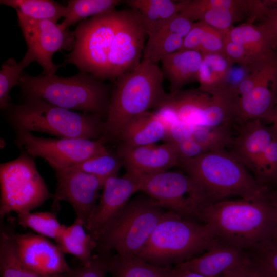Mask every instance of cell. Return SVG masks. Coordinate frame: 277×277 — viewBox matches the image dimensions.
Instances as JSON below:
<instances>
[{"mask_svg": "<svg viewBox=\"0 0 277 277\" xmlns=\"http://www.w3.org/2000/svg\"><path fill=\"white\" fill-rule=\"evenodd\" d=\"M269 192L253 200L227 199L211 203L204 212L203 222L210 226L216 240L243 250L272 240L277 228V210Z\"/></svg>", "mask_w": 277, "mask_h": 277, "instance_id": "obj_1", "label": "cell"}, {"mask_svg": "<svg viewBox=\"0 0 277 277\" xmlns=\"http://www.w3.org/2000/svg\"><path fill=\"white\" fill-rule=\"evenodd\" d=\"M164 77L157 64L142 60L135 69L115 80L104 122V142L118 140L128 122L165 102L168 94L164 89Z\"/></svg>", "mask_w": 277, "mask_h": 277, "instance_id": "obj_2", "label": "cell"}, {"mask_svg": "<svg viewBox=\"0 0 277 277\" xmlns=\"http://www.w3.org/2000/svg\"><path fill=\"white\" fill-rule=\"evenodd\" d=\"M179 166L201 187L211 203L231 196L253 200L270 191L260 185L249 170L226 150L205 152L180 162Z\"/></svg>", "mask_w": 277, "mask_h": 277, "instance_id": "obj_3", "label": "cell"}, {"mask_svg": "<svg viewBox=\"0 0 277 277\" xmlns=\"http://www.w3.org/2000/svg\"><path fill=\"white\" fill-rule=\"evenodd\" d=\"M19 85L24 98H40L63 108L98 115L105 119L110 86L89 73L80 71L72 76L62 77L23 73Z\"/></svg>", "mask_w": 277, "mask_h": 277, "instance_id": "obj_4", "label": "cell"}, {"mask_svg": "<svg viewBox=\"0 0 277 277\" xmlns=\"http://www.w3.org/2000/svg\"><path fill=\"white\" fill-rule=\"evenodd\" d=\"M7 121L15 132H41L60 138L97 140L103 136L104 118L78 113L36 98H26L6 110Z\"/></svg>", "mask_w": 277, "mask_h": 277, "instance_id": "obj_5", "label": "cell"}, {"mask_svg": "<svg viewBox=\"0 0 277 277\" xmlns=\"http://www.w3.org/2000/svg\"><path fill=\"white\" fill-rule=\"evenodd\" d=\"M216 240L208 224L167 211L136 256L155 265L168 266L200 255Z\"/></svg>", "mask_w": 277, "mask_h": 277, "instance_id": "obj_6", "label": "cell"}, {"mask_svg": "<svg viewBox=\"0 0 277 277\" xmlns=\"http://www.w3.org/2000/svg\"><path fill=\"white\" fill-rule=\"evenodd\" d=\"M149 197L129 201L96 241L100 254L137 255L166 212Z\"/></svg>", "mask_w": 277, "mask_h": 277, "instance_id": "obj_7", "label": "cell"}, {"mask_svg": "<svg viewBox=\"0 0 277 277\" xmlns=\"http://www.w3.org/2000/svg\"><path fill=\"white\" fill-rule=\"evenodd\" d=\"M120 11L83 21L73 31L75 44L62 64H72L81 72L108 80L109 51L117 26Z\"/></svg>", "mask_w": 277, "mask_h": 277, "instance_id": "obj_8", "label": "cell"}, {"mask_svg": "<svg viewBox=\"0 0 277 277\" xmlns=\"http://www.w3.org/2000/svg\"><path fill=\"white\" fill-rule=\"evenodd\" d=\"M0 217L11 212H31L53 197L32 156L21 152L0 165Z\"/></svg>", "mask_w": 277, "mask_h": 277, "instance_id": "obj_9", "label": "cell"}, {"mask_svg": "<svg viewBox=\"0 0 277 277\" xmlns=\"http://www.w3.org/2000/svg\"><path fill=\"white\" fill-rule=\"evenodd\" d=\"M141 178V191L162 208L203 223L204 212L211 203L187 174L165 171Z\"/></svg>", "mask_w": 277, "mask_h": 277, "instance_id": "obj_10", "label": "cell"}, {"mask_svg": "<svg viewBox=\"0 0 277 277\" xmlns=\"http://www.w3.org/2000/svg\"><path fill=\"white\" fill-rule=\"evenodd\" d=\"M164 104L174 110L180 121L194 127L230 125L234 121L235 100L223 89L210 93L199 88L181 90L169 94Z\"/></svg>", "mask_w": 277, "mask_h": 277, "instance_id": "obj_11", "label": "cell"}, {"mask_svg": "<svg viewBox=\"0 0 277 277\" xmlns=\"http://www.w3.org/2000/svg\"><path fill=\"white\" fill-rule=\"evenodd\" d=\"M15 134V143L22 152L33 158L43 159L55 172L109 151L102 138H48L26 131H17Z\"/></svg>", "mask_w": 277, "mask_h": 277, "instance_id": "obj_12", "label": "cell"}, {"mask_svg": "<svg viewBox=\"0 0 277 277\" xmlns=\"http://www.w3.org/2000/svg\"><path fill=\"white\" fill-rule=\"evenodd\" d=\"M17 15L27 46L22 61L27 66L37 62L42 67V75L55 74L63 65L54 64L53 56L57 51L73 49L75 44L73 31L64 29L60 24L52 21L33 19L19 13Z\"/></svg>", "mask_w": 277, "mask_h": 277, "instance_id": "obj_13", "label": "cell"}, {"mask_svg": "<svg viewBox=\"0 0 277 277\" xmlns=\"http://www.w3.org/2000/svg\"><path fill=\"white\" fill-rule=\"evenodd\" d=\"M246 81L253 89L238 98L235 122L241 126L255 120L272 123L277 102V52L257 65Z\"/></svg>", "mask_w": 277, "mask_h": 277, "instance_id": "obj_14", "label": "cell"}, {"mask_svg": "<svg viewBox=\"0 0 277 277\" xmlns=\"http://www.w3.org/2000/svg\"><path fill=\"white\" fill-rule=\"evenodd\" d=\"M146 36L144 24L137 12L132 9L120 11L108 56V80H115L140 65Z\"/></svg>", "mask_w": 277, "mask_h": 277, "instance_id": "obj_15", "label": "cell"}, {"mask_svg": "<svg viewBox=\"0 0 277 277\" xmlns=\"http://www.w3.org/2000/svg\"><path fill=\"white\" fill-rule=\"evenodd\" d=\"M57 184L52 207L68 202L74 209L76 219L84 226L94 210L106 179L70 167L55 172Z\"/></svg>", "mask_w": 277, "mask_h": 277, "instance_id": "obj_16", "label": "cell"}, {"mask_svg": "<svg viewBox=\"0 0 277 277\" xmlns=\"http://www.w3.org/2000/svg\"><path fill=\"white\" fill-rule=\"evenodd\" d=\"M142 179L126 173L107 178L99 201L85 227L96 241L121 213L133 194L141 191Z\"/></svg>", "mask_w": 277, "mask_h": 277, "instance_id": "obj_17", "label": "cell"}, {"mask_svg": "<svg viewBox=\"0 0 277 277\" xmlns=\"http://www.w3.org/2000/svg\"><path fill=\"white\" fill-rule=\"evenodd\" d=\"M253 0H186L180 14L195 22L202 21L225 34L244 19L250 23Z\"/></svg>", "mask_w": 277, "mask_h": 277, "instance_id": "obj_18", "label": "cell"}, {"mask_svg": "<svg viewBox=\"0 0 277 277\" xmlns=\"http://www.w3.org/2000/svg\"><path fill=\"white\" fill-rule=\"evenodd\" d=\"M117 155L126 173L138 177L167 171L179 166L176 146L171 142L155 144L130 146L120 144Z\"/></svg>", "mask_w": 277, "mask_h": 277, "instance_id": "obj_19", "label": "cell"}, {"mask_svg": "<svg viewBox=\"0 0 277 277\" xmlns=\"http://www.w3.org/2000/svg\"><path fill=\"white\" fill-rule=\"evenodd\" d=\"M14 238L20 258L35 273L47 277L71 271L60 246L46 238L31 233Z\"/></svg>", "mask_w": 277, "mask_h": 277, "instance_id": "obj_20", "label": "cell"}, {"mask_svg": "<svg viewBox=\"0 0 277 277\" xmlns=\"http://www.w3.org/2000/svg\"><path fill=\"white\" fill-rule=\"evenodd\" d=\"M251 262L247 250L216 240L202 253L175 266L207 277H221Z\"/></svg>", "mask_w": 277, "mask_h": 277, "instance_id": "obj_21", "label": "cell"}, {"mask_svg": "<svg viewBox=\"0 0 277 277\" xmlns=\"http://www.w3.org/2000/svg\"><path fill=\"white\" fill-rule=\"evenodd\" d=\"M275 134L272 125L267 126L260 120L248 121L241 125L231 152L250 171Z\"/></svg>", "mask_w": 277, "mask_h": 277, "instance_id": "obj_22", "label": "cell"}, {"mask_svg": "<svg viewBox=\"0 0 277 277\" xmlns=\"http://www.w3.org/2000/svg\"><path fill=\"white\" fill-rule=\"evenodd\" d=\"M202 58L197 51L180 50L161 60L162 71L170 84V94L177 93L186 84L197 81Z\"/></svg>", "mask_w": 277, "mask_h": 277, "instance_id": "obj_23", "label": "cell"}, {"mask_svg": "<svg viewBox=\"0 0 277 277\" xmlns=\"http://www.w3.org/2000/svg\"><path fill=\"white\" fill-rule=\"evenodd\" d=\"M225 34L242 47L254 65L277 52L268 33L261 25L244 23L233 26Z\"/></svg>", "mask_w": 277, "mask_h": 277, "instance_id": "obj_24", "label": "cell"}, {"mask_svg": "<svg viewBox=\"0 0 277 277\" xmlns=\"http://www.w3.org/2000/svg\"><path fill=\"white\" fill-rule=\"evenodd\" d=\"M167 130L154 112H146L132 119L123 129L118 137L121 143L130 146L155 144L166 141Z\"/></svg>", "mask_w": 277, "mask_h": 277, "instance_id": "obj_25", "label": "cell"}, {"mask_svg": "<svg viewBox=\"0 0 277 277\" xmlns=\"http://www.w3.org/2000/svg\"><path fill=\"white\" fill-rule=\"evenodd\" d=\"M108 272L112 277H172L174 267L150 263L136 255L109 256Z\"/></svg>", "mask_w": 277, "mask_h": 277, "instance_id": "obj_26", "label": "cell"}, {"mask_svg": "<svg viewBox=\"0 0 277 277\" xmlns=\"http://www.w3.org/2000/svg\"><path fill=\"white\" fill-rule=\"evenodd\" d=\"M197 81L199 89L212 93L224 88L228 82L233 63L225 53L202 55Z\"/></svg>", "mask_w": 277, "mask_h": 277, "instance_id": "obj_27", "label": "cell"}, {"mask_svg": "<svg viewBox=\"0 0 277 277\" xmlns=\"http://www.w3.org/2000/svg\"><path fill=\"white\" fill-rule=\"evenodd\" d=\"M85 229L82 223L75 220L72 225L64 226L56 241L64 253L74 256L83 265L91 260L92 252L96 247V241Z\"/></svg>", "mask_w": 277, "mask_h": 277, "instance_id": "obj_28", "label": "cell"}, {"mask_svg": "<svg viewBox=\"0 0 277 277\" xmlns=\"http://www.w3.org/2000/svg\"><path fill=\"white\" fill-rule=\"evenodd\" d=\"M225 41V34L222 32L204 22H195L184 38L180 50H193L202 55L224 53Z\"/></svg>", "mask_w": 277, "mask_h": 277, "instance_id": "obj_29", "label": "cell"}, {"mask_svg": "<svg viewBox=\"0 0 277 277\" xmlns=\"http://www.w3.org/2000/svg\"><path fill=\"white\" fill-rule=\"evenodd\" d=\"M0 3L28 18L55 23L64 17L67 9L66 6L52 0H1Z\"/></svg>", "mask_w": 277, "mask_h": 277, "instance_id": "obj_30", "label": "cell"}, {"mask_svg": "<svg viewBox=\"0 0 277 277\" xmlns=\"http://www.w3.org/2000/svg\"><path fill=\"white\" fill-rule=\"evenodd\" d=\"M122 1L118 0H70L66 13L60 24L65 30L87 18L94 17L115 11Z\"/></svg>", "mask_w": 277, "mask_h": 277, "instance_id": "obj_31", "label": "cell"}, {"mask_svg": "<svg viewBox=\"0 0 277 277\" xmlns=\"http://www.w3.org/2000/svg\"><path fill=\"white\" fill-rule=\"evenodd\" d=\"M142 60L157 64L165 56L181 49L184 37L170 31L157 30L147 33Z\"/></svg>", "mask_w": 277, "mask_h": 277, "instance_id": "obj_32", "label": "cell"}, {"mask_svg": "<svg viewBox=\"0 0 277 277\" xmlns=\"http://www.w3.org/2000/svg\"><path fill=\"white\" fill-rule=\"evenodd\" d=\"M0 269L2 277H45L24 264L17 251L14 236L4 231L0 238Z\"/></svg>", "mask_w": 277, "mask_h": 277, "instance_id": "obj_33", "label": "cell"}, {"mask_svg": "<svg viewBox=\"0 0 277 277\" xmlns=\"http://www.w3.org/2000/svg\"><path fill=\"white\" fill-rule=\"evenodd\" d=\"M125 3L140 15L143 22H156L180 13L183 1L127 0Z\"/></svg>", "mask_w": 277, "mask_h": 277, "instance_id": "obj_34", "label": "cell"}, {"mask_svg": "<svg viewBox=\"0 0 277 277\" xmlns=\"http://www.w3.org/2000/svg\"><path fill=\"white\" fill-rule=\"evenodd\" d=\"M250 172L262 186L269 190L277 188L276 133L256 160Z\"/></svg>", "mask_w": 277, "mask_h": 277, "instance_id": "obj_35", "label": "cell"}, {"mask_svg": "<svg viewBox=\"0 0 277 277\" xmlns=\"http://www.w3.org/2000/svg\"><path fill=\"white\" fill-rule=\"evenodd\" d=\"M230 125L195 127L191 137L203 148L205 152L226 150L234 141Z\"/></svg>", "mask_w": 277, "mask_h": 277, "instance_id": "obj_36", "label": "cell"}, {"mask_svg": "<svg viewBox=\"0 0 277 277\" xmlns=\"http://www.w3.org/2000/svg\"><path fill=\"white\" fill-rule=\"evenodd\" d=\"M18 224L28 228L41 236L56 241L64 225L55 215L49 212H27L17 214Z\"/></svg>", "mask_w": 277, "mask_h": 277, "instance_id": "obj_37", "label": "cell"}, {"mask_svg": "<svg viewBox=\"0 0 277 277\" xmlns=\"http://www.w3.org/2000/svg\"><path fill=\"white\" fill-rule=\"evenodd\" d=\"M122 165L118 155L109 150L92 156L71 167L107 179L117 175Z\"/></svg>", "mask_w": 277, "mask_h": 277, "instance_id": "obj_38", "label": "cell"}, {"mask_svg": "<svg viewBox=\"0 0 277 277\" xmlns=\"http://www.w3.org/2000/svg\"><path fill=\"white\" fill-rule=\"evenodd\" d=\"M27 67L21 60L19 62L13 58L8 59L2 66L0 70V108L6 111L12 105L10 92L16 85H19L24 69Z\"/></svg>", "mask_w": 277, "mask_h": 277, "instance_id": "obj_39", "label": "cell"}, {"mask_svg": "<svg viewBox=\"0 0 277 277\" xmlns=\"http://www.w3.org/2000/svg\"><path fill=\"white\" fill-rule=\"evenodd\" d=\"M247 251L254 265L265 277H277V244L270 240Z\"/></svg>", "mask_w": 277, "mask_h": 277, "instance_id": "obj_40", "label": "cell"}, {"mask_svg": "<svg viewBox=\"0 0 277 277\" xmlns=\"http://www.w3.org/2000/svg\"><path fill=\"white\" fill-rule=\"evenodd\" d=\"M108 254L93 255L91 260L76 270L72 277H106L108 272Z\"/></svg>", "mask_w": 277, "mask_h": 277, "instance_id": "obj_41", "label": "cell"}, {"mask_svg": "<svg viewBox=\"0 0 277 277\" xmlns=\"http://www.w3.org/2000/svg\"><path fill=\"white\" fill-rule=\"evenodd\" d=\"M178 153L179 162L195 157L205 151L191 136L174 143Z\"/></svg>", "mask_w": 277, "mask_h": 277, "instance_id": "obj_42", "label": "cell"}, {"mask_svg": "<svg viewBox=\"0 0 277 277\" xmlns=\"http://www.w3.org/2000/svg\"><path fill=\"white\" fill-rule=\"evenodd\" d=\"M194 126L181 121L173 125L168 130L165 142L177 143L191 136Z\"/></svg>", "mask_w": 277, "mask_h": 277, "instance_id": "obj_43", "label": "cell"}, {"mask_svg": "<svg viewBox=\"0 0 277 277\" xmlns=\"http://www.w3.org/2000/svg\"><path fill=\"white\" fill-rule=\"evenodd\" d=\"M221 277H265L254 265L252 260L247 264L228 272Z\"/></svg>", "mask_w": 277, "mask_h": 277, "instance_id": "obj_44", "label": "cell"}, {"mask_svg": "<svg viewBox=\"0 0 277 277\" xmlns=\"http://www.w3.org/2000/svg\"><path fill=\"white\" fill-rule=\"evenodd\" d=\"M266 31L272 44L274 49L277 51V16L260 24Z\"/></svg>", "mask_w": 277, "mask_h": 277, "instance_id": "obj_45", "label": "cell"}, {"mask_svg": "<svg viewBox=\"0 0 277 277\" xmlns=\"http://www.w3.org/2000/svg\"><path fill=\"white\" fill-rule=\"evenodd\" d=\"M174 268V273L172 277H207L195 272L181 269L175 266Z\"/></svg>", "mask_w": 277, "mask_h": 277, "instance_id": "obj_46", "label": "cell"}, {"mask_svg": "<svg viewBox=\"0 0 277 277\" xmlns=\"http://www.w3.org/2000/svg\"><path fill=\"white\" fill-rule=\"evenodd\" d=\"M269 197L277 210V188L270 190L269 192ZM272 241L277 244V228L274 234Z\"/></svg>", "mask_w": 277, "mask_h": 277, "instance_id": "obj_47", "label": "cell"}, {"mask_svg": "<svg viewBox=\"0 0 277 277\" xmlns=\"http://www.w3.org/2000/svg\"><path fill=\"white\" fill-rule=\"evenodd\" d=\"M272 124V126L277 134V102L274 109Z\"/></svg>", "mask_w": 277, "mask_h": 277, "instance_id": "obj_48", "label": "cell"}, {"mask_svg": "<svg viewBox=\"0 0 277 277\" xmlns=\"http://www.w3.org/2000/svg\"><path fill=\"white\" fill-rule=\"evenodd\" d=\"M48 277H51V276H48Z\"/></svg>", "mask_w": 277, "mask_h": 277, "instance_id": "obj_49", "label": "cell"}]
</instances>
